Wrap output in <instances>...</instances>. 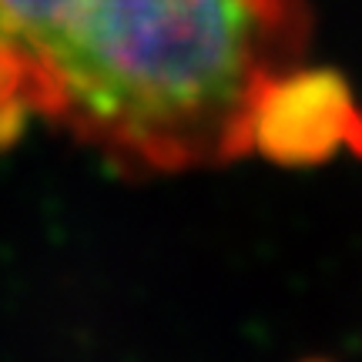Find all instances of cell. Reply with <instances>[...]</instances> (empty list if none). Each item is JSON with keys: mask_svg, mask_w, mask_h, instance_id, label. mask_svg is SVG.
<instances>
[{"mask_svg": "<svg viewBox=\"0 0 362 362\" xmlns=\"http://www.w3.org/2000/svg\"><path fill=\"white\" fill-rule=\"evenodd\" d=\"M309 40V0H0V148L47 128L138 178L228 165Z\"/></svg>", "mask_w": 362, "mask_h": 362, "instance_id": "6da1fadb", "label": "cell"}, {"mask_svg": "<svg viewBox=\"0 0 362 362\" xmlns=\"http://www.w3.org/2000/svg\"><path fill=\"white\" fill-rule=\"evenodd\" d=\"M342 148L362 151V115L332 71L302 64L272 84L259 107L252 151L282 165H312Z\"/></svg>", "mask_w": 362, "mask_h": 362, "instance_id": "7a4b0ae2", "label": "cell"}]
</instances>
